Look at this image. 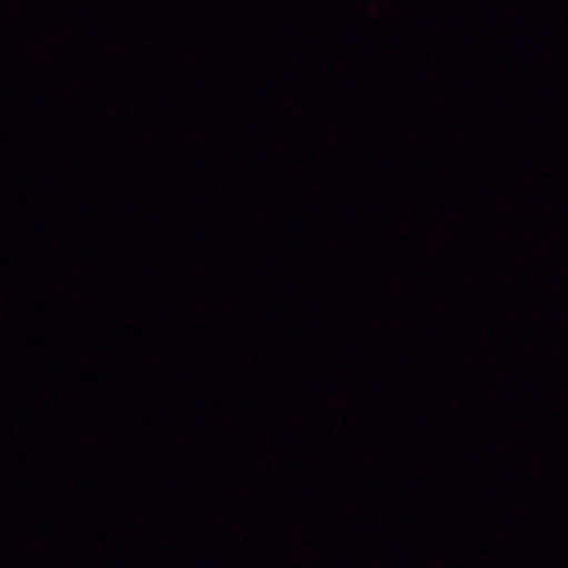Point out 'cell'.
Returning <instances> with one entry per match:
<instances>
[]
</instances>
